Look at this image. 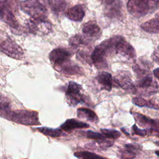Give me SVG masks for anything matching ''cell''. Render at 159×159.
Listing matches in <instances>:
<instances>
[{
	"label": "cell",
	"instance_id": "cell-24",
	"mask_svg": "<svg viewBox=\"0 0 159 159\" xmlns=\"http://www.w3.org/2000/svg\"><path fill=\"white\" fill-rule=\"evenodd\" d=\"M37 129L43 134L51 137H58L63 135L62 131L59 129H51L48 127H38Z\"/></svg>",
	"mask_w": 159,
	"mask_h": 159
},
{
	"label": "cell",
	"instance_id": "cell-38",
	"mask_svg": "<svg viewBox=\"0 0 159 159\" xmlns=\"http://www.w3.org/2000/svg\"><path fill=\"white\" fill-rule=\"evenodd\" d=\"M157 136H158V137H159V134H158V135H157Z\"/></svg>",
	"mask_w": 159,
	"mask_h": 159
},
{
	"label": "cell",
	"instance_id": "cell-20",
	"mask_svg": "<svg viewBox=\"0 0 159 159\" xmlns=\"http://www.w3.org/2000/svg\"><path fill=\"white\" fill-rule=\"evenodd\" d=\"M77 116L81 119H84L92 122H97L98 117L96 113L90 109L80 107L77 109Z\"/></svg>",
	"mask_w": 159,
	"mask_h": 159
},
{
	"label": "cell",
	"instance_id": "cell-5",
	"mask_svg": "<svg viewBox=\"0 0 159 159\" xmlns=\"http://www.w3.org/2000/svg\"><path fill=\"white\" fill-rule=\"evenodd\" d=\"M5 118L14 122L25 125H39L40 124L37 111L24 109L9 111Z\"/></svg>",
	"mask_w": 159,
	"mask_h": 159
},
{
	"label": "cell",
	"instance_id": "cell-4",
	"mask_svg": "<svg viewBox=\"0 0 159 159\" xmlns=\"http://www.w3.org/2000/svg\"><path fill=\"white\" fill-rule=\"evenodd\" d=\"M0 51L16 60H22L24 58L22 48L7 33L1 30H0Z\"/></svg>",
	"mask_w": 159,
	"mask_h": 159
},
{
	"label": "cell",
	"instance_id": "cell-28",
	"mask_svg": "<svg viewBox=\"0 0 159 159\" xmlns=\"http://www.w3.org/2000/svg\"><path fill=\"white\" fill-rule=\"evenodd\" d=\"M101 132L106 137L112 139H118L121 135L120 132L116 130H113V129H101Z\"/></svg>",
	"mask_w": 159,
	"mask_h": 159
},
{
	"label": "cell",
	"instance_id": "cell-34",
	"mask_svg": "<svg viewBox=\"0 0 159 159\" xmlns=\"http://www.w3.org/2000/svg\"><path fill=\"white\" fill-rule=\"evenodd\" d=\"M103 5L106 6H108L111 5L112 4L114 3L117 0H99Z\"/></svg>",
	"mask_w": 159,
	"mask_h": 159
},
{
	"label": "cell",
	"instance_id": "cell-17",
	"mask_svg": "<svg viewBox=\"0 0 159 159\" xmlns=\"http://www.w3.org/2000/svg\"><path fill=\"white\" fill-rule=\"evenodd\" d=\"M85 15L84 10L80 4L75 5L70 8L66 12V17L73 21H81Z\"/></svg>",
	"mask_w": 159,
	"mask_h": 159
},
{
	"label": "cell",
	"instance_id": "cell-21",
	"mask_svg": "<svg viewBox=\"0 0 159 159\" xmlns=\"http://www.w3.org/2000/svg\"><path fill=\"white\" fill-rule=\"evenodd\" d=\"M48 4L51 10L57 15L63 12L66 7L65 0H48Z\"/></svg>",
	"mask_w": 159,
	"mask_h": 159
},
{
	"label": "cell",
	"instance_id": "cell-23",
	"mask_svg": "<svg viewBox=\"0 0 159 159\" xmlns=\"http://www.w3.org/2000/svg\"><path fill=\"white\" fill-rule=\"evenodd\" d=\"M132 102L139 107H147L155 109H159V106L151 101L145 100L143 98L139 97H135L132 98Z\"/></svg>",
	"mask_w": 159,
	"mask_h": 159
},
{
	"label": "cell",
	"instance_id": "cell-2",
	"mask_svg": "<svg viewBox=\"0 0 159 159\" xmlns=\"http://www.w3.org/2000/svg\"><path fill=\"white\" fill-rule=\"evenodd\" d=\"M133 70L137 77L136 83L134 84L135 93L143 96H151L157 92L158 84L153 79L148 70L142 68L137 64L133 66Z\"/></svg>",
	"mask_w": 159,
	"mask_h": 159
},
{
	"label": "cell",
	"instance_id": "cell-27",
	"mask_svg": "<svg viewBox=\"0 0 159 159\" xmlns=\"http://www.w3.org/2000/svg\"><path fill=\"white\" fill-rule=\"evenodd\" d=\"M76 157L81 159H107L100 155L89 152H77L74 154Z\"/></svg>",
	"mask_w": 159,
	"mask_h": 159
},
{
	"label": "cell",
	"instance_id": "cell-9",
	"mask_svg": "<svg viewBox=\"0 0 159 159\" xmlns=\"http://www.w3.org/2000/svg\"><path fill=\"white\" fill-rule=\"evenodd\" d=\"M101 33L100 27L94 21H89L84 24L81 27V35L87 45L99 39Z\"/></svg>",
	"mask_w": 159,
	"mask_h": 159
},
{
	"label": "cell",
	"instance_id": "cell-13",
	"mask_svg": "<svg viewBox=\"0 0 159 159\" xmlns=\"http://www.w3.org/2000/svg\"><path fill=\"white\" fill-rule=\"evenodd\" d=\"M116 53L129 60H134L136 58V53L134 48L123 37L117 43Z\"/></svg>",
	"mask_w": 159,
	"mask_h": 159
},
{
	"label": "cell",
	"instance_id": "cell-33",
	"mask_svg": "<svg viewBox=\"0 0 159 159\" xmlns=\"http://www.w3.org/2000/svg\"><path fill=\"white\" fill-rule=\"evenodd\" d=\"M151 57L153 61L159 65V45L155 48Z\"/></svg>",
	"mask_w": 159,
	"mask_h": 159
},
{
	"label": "cell",
	"instance_id": "cell-8",
	"mask_svg": "<svg viewBox=\"0 0 159 159\" xmlns=\"http://www.w3.org/2000/svg\"><path fill=\"white\" fill-rule=\"evenodd\" d=\"M26 24L30 32L35 35H47L52 31V24L47 19L30 17L26 22Z\"/></svg>",
	"mask_w": 159,
	"mask_h": 159
},
{
	"label": "cell",
	"instance_id": "cell-14",
	"mask_svg": "<svg viewBox=\"0 0 159 159\" xmlns=\"http://www.w3.org/2000/svg\"><path fill=\"white\" fill-rule=\"evenodd\" d=\"M132 115L137 123L142 127L159 132V120L150 119L139 112H132Z\"/></svg>",
	"mask_w": 159,
	"mask_h": 159
},
{
	"label": "cell",
	"instance_id": "cell-10",
	"mask_svg": "<svg viewBox=\"0 0 159 159\" xmlns=\"http://www.w3.org/2000/svg\"><path fill=\"white\" fill-rule=\"evenodd\" d=\"M82 86L74 82L70 81L66 91V99L68 104L71 106H76L78 104L84 101V97L81 93Z\"/></svg>",
	"mask_w": 159,
	"mask_h": 159
},
{
	"label": "cell",
	"instance_id": "cell-12",
	"mask_svg": "<svg viewBox=\"0 0 159 159\" xmlns=\"http://www.w3.org/2000/svg\"><path fill=\"white\" fill-rule=\"evenodd\" d=\"M71 55V53L67 49L57 48L49 53V59L55 67L70 60Z\"/></svg>",
	"mask_w": 159,
	"mask_h": 159
},
{
	"label": "cell",
	"instance_id": "cell-36",
	"mask_svg": "<svg viewBox=\"0 0 159 159\" xmlns=\"http://www.w3.org/2000/svg\"><path fill=\"white\" fill-rule=\"evenodd\" d=\"M155 153V154H156L157 155H158V156L159 157V150H156Z\"/></svg>",
	"mask_w": 159,
	"mask_h": 159
},
{
	"label": "cell",
	"instance_id": "cell-15",
	"mask_svg": "<svg viewBox=\"0 0 159 159\" xmlns=\"http://www.w3.org/2000/svg\"><path fill=\"white\" fill-rule=\"evenodd\" d=\"M54 68L57 71L67 75H82L83 74V69L71 60L55 66Z\"/></svg>",
	"mask_w": 159,
	"mask_h": 159
},
{
	"label": "cell",
	"instance_id": "cell-30",
	"mask_svg": "<svg viewBox=\"0 0 159 159\" xmlns=\"http://www.w3.org/2000/svg\"><path fill=\"white\" fill-rule=\"evenodd\" d=\"M132 131H133L134 134H135L137 135L141 136V137H145L147 134V130L139 129L135 124L132 126Z\"/></svg>",
	"mask_w": 159,
	"mask_h": 159
},
{
	"label": "cell",
	"instance_id": "cell-22",
	"mask_svg": "<svg viewBox=\"0 0 159 159\" xmlns=\"http://www.w3.org/2000/svg\"><path fill=\"white\" fill-rule=\"evenodd\" d=\"M114 142L112 141L103 140H98L97 142H94L93 143H90L86 145V147L90 149H99V150H104L107 148H109L113 145Z\"/></svg>",
	"mask_w": 159,
	"mask_h": 159
},
{
	"label": "cell",
	"instance_id": "cell-37",
	"mask_svg": "<svg viewBox=\"0 0 159 159\" xmlns=\"http://www.w3.org/2000/svg\"><path fill=\"white\" fill-rule=\"evenodd\" d=\"M156 144L158 145H159V142H156Z\"/></svg>",
	"mask_w": 159,
	"mask_h": 159
},
{
	"label": "cell",
	"instance_id": "cell-6",
	"mask_svg": "<svg viewBox=\"0 0 159 159\" xmlns=\"http://www.w3.org/2000/svg\"><path fill=\"white\" fill-rule=\"evenodd\" d=\"M20 10L30 16V17L40 19H47V8L39 0H24L19 3Z\"/></svg>",
	"mask_w": 159,
	"mask_h": 159
},
{
	"label": "cell",
	"instance_id": "cell-1",
	"mask_svg": "<svg viewBox=\"0 0 159 159\" xmlns=\"http://www.w3.org/2000/svg\"><path fill=\"white\" fill-rule=\"evenodd\" d=\"M120 36H114L106 39L93 50L91 60L94 65L98 69L106 68L107 66V57L112 52H116V47Z\"/></svg>",
	"mask_w": 159,
	"mask_h": 159
},
{
	"label": "cell",
	"instance_id": "cell-19",
	"mask_svg": "<svg viewBox=\"0 0 159 159\" xmlns=\"http://www.w3.org/2000/svg\"><path fill=\"white\" fill-rule=\"evenodd\" d=\"M141 28L148 33L159 32V12L155 16V17L148 20L141 24Z\"/></svg>",
	"mask_w": 159,
	"mask_h": 159
},
{
	"label": "cell",
	"instance_id": "cell-32",
	"mask_svg": "<svg viewBox=\"0 0 159 159\" xmlns=\"http://www.w3.org/2000/svg\"><path fill=\"white\" fill-rule=\"evenodd\" d=\"M121 155L123 158H127V159H130L134 158L135 157L136 154L132 153V152L128 150L127 149L125 148V150H122L121 152Z\"/></svg>",
	"mask_w": 159,
	"mask_h": 159
},
{
	"label": "cell",
	"instance_id": "cell-16",
	"mask_svg": "<svg viewBox=\"0 0 159 159\" xmlns=\"http://www.w3.org/2000/svg\"><path fill=\"white\" fill-rule=\"evenodd\" d=\"M98 83L100 85L101 89L110 91L112 86V78L111 73L106 71H101L96 77Z\"/></svg>",
	"mask_w": 159,
	"mask_h": 159
},
{
	"label": "cell",
	"instance_id": "cell-29",
	"mask_svg": "<svg viewBox=\"0 0 159 159\" xmlns=\"http://www.w3.org/2000/svg\"><path fill=\"white\" fill-rule=\"evenodd\" d=\"M83 135H84L86 138L88 139H93V140H103V139H106V137L98 132H96L94 131H91V130H88V131H85L84 132L82 133Z\"/></svg>",
	"mask_w": 159,
	"mask_h": 159
},
{
	"label": "cell",
	"instance_id": "cell-18",
	"mask_svg": "<svg viewBox=\"0 0 159 159\" xmlns=\"http://www.w3.org/2000/svg\"><path fill=\"white\" fill-rule=\"evenodd\" d=\"M89 127V125L87 123L80 121L75 119H69L61 125V129L65 132H70L76 129H84Z\"/></svg>",
	"mask_w": 159,
	"mask_h": 159
},
{
	"label": "cell",
	"instance_id": "cell-25",
	"mask_svg": "<svg viewBox=\"0 0 159 159\" xmlns=\"http://www.w3.org/2000/svg\"><path fill=\"white\" fill-rule=\"evenodd\" d=\"M10 109L9 101L0 93V115L5 117L10 111Z\"/></svg>",
	"mask_w": 159,
	"mask_h": 159
},
{
	"label": "cell",
	"instance_id": "cell-31",
	"mask_svg": "<svg viewBox=\"0 0 159 159\" xmlns=\"http://www.w3.org/2000/svg\"><path fill=\"white\" fill-rule=\"evenodd\" d=\"M124 147H125V148L127 149L128 150L132 152L135 154H137V153L140 150V147L139 145L132 144V143L125 144Z\"/></svg>",
	"mask_w": 159,
	"mask_h": 159
},
{
	"label": "cell",
	"instance_id": "cell-26",
	"mask_svg": "<svg viewBox=\"0 0 159 159\" xmlns=\"http://www.w3.org/2000/svg\"><path fill=\"white\" fill-rule=\"evenodd\" d=\"M69 44L74 48H79L81 45H88L81 34H76L72 36L69 40Z\"/></svg>",
	"mask_w": 159,
	"mask_h": 159
},
{
	"label": "cell",
	"instance_id": "cell-7",
	"mask_svg": "<svg viewBox=\"0 0 159 159\" xmlns=\"http://www.w3.org/2000/svg\"><path fill=\"white\" fill-rule=\"evenodd\" d=\"M12 1L0 0V20L6 23L11 28L18 29L19 24L13 12Z\"/></svg>",
	"mask_w": 159,
	"mask_h": 159
},
{
	"label": "cell",
	"instance_id": "cell-35",
	"mask_svg": "<svg viewBox=\"0 0 159 159\" xmlns=\"http://www.w3.org/2000/svg\"><path fill=\"white\" fill-rule=\"evenodd\" d=\"M153 73L155 77L159 81V68L155 69L153 71Z\"/></svg>",
	"mask_w": 159,
	"mask_h": 159
},
{
	"label": "cell",
	"instance_id": "cell-3",
	"mask_svg": "<svg viewBox=\"0 0 159 159\" xmlns=\"http://www.w3.org/2000/svg\"><path fill=\"white\" fill-rule=\"evenodd\" d=\"M127 7L130 14L141 17L159 8V0H128Z\"/></svg>",
	"mask_w": 159,
	"mask_h": 159
},
{
	"label": "cell",
	"instance_id": "cell-11",
	"mask_svg": "<svg viewBox=\"0 0 159 159\" xmlns=\"http://www.w3.org/2000/svg\"><path fill=\"white\" fill-rule=\"evenodd\" d=\"M114 81L117 86H120L125 91L133 94L135 93V87L132 83L131 75L129 71H118L114 78Z\"/></svg>",
	"mask_w": 159,
	"mask_h": 159
}]
</instances>
